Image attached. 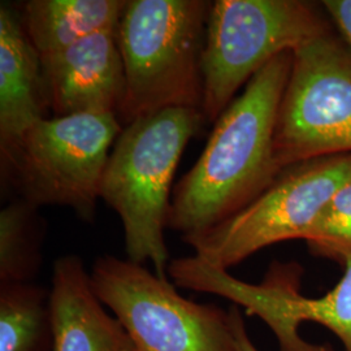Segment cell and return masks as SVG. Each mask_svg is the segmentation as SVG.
<instances>
[{
	"instance_id": "obj_5",
	"label": "cell",
	"mask_w": 351,
	"mask_h": 351,
	"mask_svg": "<svg viewBox=\"0 0 351 351\" xmlns=\"http://www.w3.org/2000/svg\"><path fill=\"white\" fill-rule=\"evenodd\" d=\"M116 113L47 117L1 158V172L30 204L71 207L93 221L101 177L123 132Z\"/></svg>"
},
{
	"instance_id": "obj_9",
	"label": "cell",
	"mask_w": 351,
	"mask_h": 351,
	"mask_svg": "<svg viewBox=\"0 0 351 351\" xmlns=\"http://www.w3.org/2000/svg\"><path fill=\"white\" fill-rule=\"evenodd\" d=\"M343 265L337 285L317 298L301 294L298 268L289 264H275L261 284H250L191 255L172 259L168 275L176 287L224 297L249 316L261 317L275 333L281 351H333L302 339L300 326L304 322L326 326L341 339L345 351H351V256Z\"/></svg>"
},
{
	"instance_id": "obj_10",
	"label": "cell",
	"mask_w": 351,
	"mask_h": 351,
	"mask_svg": "<svg viewBox=\"0 0 351 351\" xmlns=\"http://www.w3.org/2000/svg\"><path fill=\"white\" fill-rule=\"evenodd\" d=\"M40 64L52 117L119 112L125 95V68L117 30L95 33L40 56Z\"/></svg>"
},
{
	"instance_id": "obj_15",
	"label": "cell",
	"mask_w": 351,
	"mask_h": 351,
	"mask_svg": "<svg viewBox=\"0 0 351 351\" xmlns=\"http://www.w3.org/2000/svg\"><path fill=\"white\" fill-rule=\"evenodd\" d=\"M45 224L38 207L21 198L0 213V284L33 282L42 265Z\"/></svg>"
},
{
	"instance_id": "obj_13",
	"label": "cell",
	"mask_w": 351,
	"mask_h": 351,
	"mask_svg": "<svg viewBox=\"0 0 351 351\" xmlns=\"http://www.w3.org/2000/svg\"><path fill=\"white\" fill-rule=\"evenodd\" d=\"M124 5L123 0H30L19 12L26 36L45 56L95 33L117 30Z\"/></svg>"
},
{
	"instance_id": "obj_18",
	"label": "cell",
	"mask_w": 351,
	"mask_h": 351,
	"mask_svg": "<svg viewBox=\"0 0 351 351\" xmlns=\"http://www.w3.org/2000/svg\"><path fill=\"white\" fill-rule=\"evenodd\" d=\"M229 316H230V326H232L233 336H234V341L237 345V350L259 351L249 337V333L246 330V324H245V320L239 311V306H233L229 310Z\"/></svg>"
},
{
	"instance_id": "obj_8",
	"label": "cell",
	"mask_w": 351,
	"mask_h": 351,
	"mask_svg": "<svg viewBox=\"0 0 351 351\" xmlns=\"http://www.w3.org/2000/svg\"><path fill=\"white\" fill-rule=\"evenodd\" d=\"M350 178L351 154L291 165L246 208L182 241L195 256L229 271L264 247L306 239L326 203Z\"/></svg>"
},
{
	"instance_id": "obj_2",
	"label": "cell",
	"mask_w": 351,
	"mask_h": 351,
	"mask_svg": "<svg viewBox=\"0 0 351 351\" xmlns=\"http://www.w3.org/2000/svg\"><path fill=\"white\" fill-rule=\"evenodd\" d=\"M201 110L173 107L123 128L104 173L99 197L121 219L128 259L150 262L167 278L169 252L164 239L177 165L204 124Z\"/></svg>"
},
{
	"instance_id": "obj_14",
	"label": "cell",
	"mask_w": 351,
	"mask_h": 351,
	"mask_svg": "<svg viewBox=\"0 0 351 351\" xmlns=\"http://www.w3.org/2000/svg\"><path fill=\"white\" fill-rule=\"evenodd\" d=\"M0 351H53L50 290L0 284Z\"/></svg>"
},
{
	"instance_id": "obj_4",
	"label": "cell",
	"mask_w": 351,
	"mask_h": 351,
	"mask_svg": "<svg viewBox=\"0 0 351 351\" xmlns=\"http://www.w3.org/2000/svg\"><path fill=\"white\" fill-rule=\"evenodd\" d=\"M313 1H213L202 53L206 123H216L237 91L275 58L329 30Z\"/></svg>"
},
{
	"instance_id": "obj_6",
	"label": "cell",
	"mask_w": 351,
	"mask_h": 351,
	"mask_svg": "<svg viewBox=\"0 0 351 351\" xmlns=\"http://www.w3.org/2000/svg\"><path fill=\"white\" fill-rule=\"evenodd\" d=\"M90 278L137 351H239L229 311L184 298L143 264L104 255Z\"/></svg>"
},
{
	"instance_id": "obj_16",
	"label": "cell",
	"mask_w": 351,
	"mask_h": 351,
	"mask_svg": "<svg viewBox=\"0 0 351 351\" xmlns=\"http://www.w3.org/2000/svg\"><path fill=\"white\" fill-rule=\"evenodd\" d=\"M316 255L345 262L351 256V178L335 193L304 239Z\"/></svg>"
},
{
	"instance_id": "obj_17",
	"label": "cell",
	"mask_w": 351,
	"mask_h": 351,
	"mask_svg": "<svg viewBox=\"0 0 351 351\" xmlns=\"http://www.w3.org/2000/svg\"><path fill=\"white\" fill-rule=\"evenodd\" d=\"M322 5L351 49V0H326Z\"/></svg>"
},
{
	"instance_id": "obj_12",
	"label": "cell",
	"mask_w": 351,
	"mask_h": 351,
	"mask_svg": "<svg viewBox=\"0 0 351 351\" xmlns=\"http://www.w3.org/2000/svg\"><path fill=\"white\" fill-rule=\"evenodd\" d=\"M40 56L19 10L0 7V155L12 150L38 121L49 117Z\"/></svg>"
},
{
	"instance_id": "obj_1",
	"label": "cell",
	"mask_w": 351,
	"mask_h": 351,
	"mask_svg": "<svg viewBox=\"0 0 351 351\" xmlns=\"http://www.w3.org/2000/svg\"><path fill=\"white\" fill-rule=\"evenodd\" d=\"M293 52L267 64L216 120L197 163L172 193L168 229L182 239L219 226L246 208L276 180L277 112Z\"/></svg>"
},
{
	"instance_id": "obj_3",
	"label": "cell",
	"mask_w": 351,
	"mask_h": 351,
	"mask_svg": "<svg viewBox=\"0 0 351 351\" xmlns=\"http://www.w3.org/2000/svg\"><path fill=\"white\" fill-rule=\"evenodd\" d=\"M213 1L128 0L117 27L125 68L123 126L165 108L201 110L202 53Z\"/></svg>"
},
{
	"instance_id": "obj_11",
	"label": "cell",
	"mask_w": 351,
	"mask_h": 351,
	"mask_svg": "<svg viewBox=\"0 0 351 351\" xmlns=\"http://www.w3.org/2000/svg\"><path fill=\"white\" fill-rule=\"evenodd\" d=\"M50 304L53 351H137L124 326L97 297L80 256L55 261Z\"/></svg>"
},
{
	"instance_id": "obj_7",
	"label": "cell",
	"mask_w": 351,
	"mask_h": 351,
	"mask_svg": "<svg viewBox=\"0 0 351 351\" xmlns=\"http://www.w3.org/2000/svg\"><path fill=\"white\" fill-rule=\"evenodd\" d=\"M351 154V49L326 30L293 52L277 112L280 169Z\"/></svg>"
}]
</instances>
